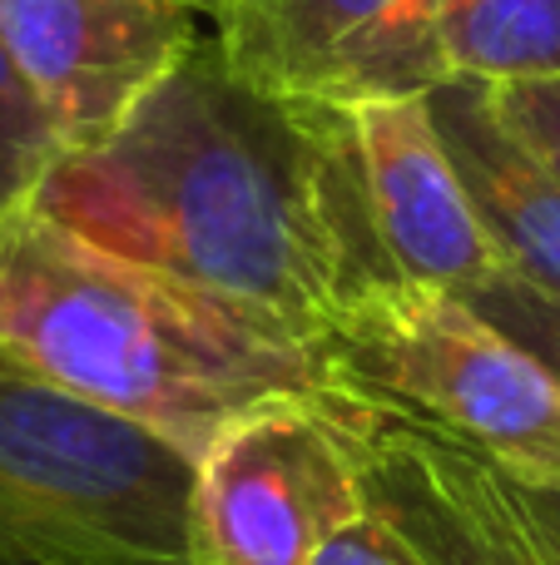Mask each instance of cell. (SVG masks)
I'll list each match as a JSON object with an SVG mask.
<instances>
[{
  "mask_svg": "<svg viewBox=\"0 0 560 565\" xmlns=\"http://www.w3.org/2000/svg\"><path fill=\"white\" fill-rule=\"evenodd\" d=\"M30 209L313 342L402 282L373 224L347 109L254 85L214 35L105 139L65 149Z\"/></svg>",
  "mask_w": 560,
  "mask_h": 565,
  "instance_id": "1",
  "label": "cell"
},
{
  "mask_svg": "<svg viewBox=\"0 0 560 565\" xmlns=\"http://www.w3.org/2000/svg\"><path fill=\"white\" fill-rule=\"evenodd\" d=\"M0 352L194 461L244 412L337 392L313 338L30 204L0 224Z\"/></svg>",
  "mask_w": 560,
  "mask_h": 565,
  "instance_id": "2",
  "label": "cell"
},
{
  "mask_svg": "<svg viewBox=\"0 0 560 565\" xmlns=\"http://www.w3.org/2000/svg\"><path fill=\"white\" fill-rule=\"evenodd\" d=\"M194 457L0 352V565H194Z\"/></svg>",
  "mask_w": 560,
  "mask_h": 565,
  "instance_id": "3",
  "label": "cell"
},
{
  "mask_svg": "<svg viewBox=\"0 0 560 565\" xmlns=\"http://www.w3.org/2000/svg\"><path fill=\"white\" fill-rule=\"evenodd\" d=\"M337 392L560 487V377L462 292L392 282L317 338Z\"/></svg>",
  "mask_w": 560,
  "mask_h": 565,
  "instance_id": "4",
  "label": "cell"
},
{
  "mask_svg": "<svg viewBox=\"0 0 560 565\" xmlns=\"http://www.w3.org/2000/svg\"><path fill=\"white\" fill-rule=\"evenodd\" d=\"M377 412L347 392L278 397L228 422L194 461V565H313L367 516L363 441Z\"/></svg>",
  "mask_w": 560,
  "mask_h": 565,
  "instance_id": "5",
  "label": "cell"
},
{
  "mask_svg": "<svg viewBox=\"0 0 560 565\" xmlns=\"http://www.w3.org/2000/svg\"><path fill=\"white\" fill-rule=\"evenodd\" d=\"M214 40L273 95L357 105L446 85L437 0H218Z\"/></svg>",
  "mask_w": 560,
  "mask_h": 565,
  "instance_id": "6",
  "label": "cell"
},
{
  "mask_svg": "<svg viewBox=\"0 0 560 565\" xmlns=\"http://www.w3.org/2000/svg\"><path fill=\"white\" fill-rule=\"evenodd\" d=\"M204 0H0V40L65 149L105 139L189 50Z\"/></svg>",
  "mask_w": 560,
  "mask_h": 565,
  "instance_id": "7",
  "label": "cell"
},
{
  "mask_svg": "<svg viewBox=\"0 0 560 565\" xmlns=\"http://www.w3.org/2000/svg\"><path fill=\"white\" fill-rule=\"evenodd\" d=\"M373 224L407 282L482 292L511 274L446 149L427 95H377L347 105Z\"/></svg>",
  "mask_w": 560,
  "mask_h": 565,
  "instance_id": "8",
  "label": "cell"
},
{
  "mask_svg": "<svg viewBox=\"0 0 560 565\" xmlns=\"http://www.w3.org/2000/svg\"><path fill=\"white\" fill-rule=\"evenodd\" d=\"M363 481L367 507L427 565H560L511 471L407 417H373Z\"/></svg>",
  "mask_w": 560,
  "mask_h": 565,
  "instance_id": "9",
  "label": "cell"
},
{
  "mask_svg": "<svg viewBox=\"0 0 560 565\" xmlns=\"http://www.w3.org/2000/svg\"><path fill=\"white\" fill-rule=\"evenodd\" d=\"M432 115L511 274L560 298V179L526 154L476 79L437 85Z\"/></svg>",
  "mask_w": 560,
  "mask_h": 565,
  "instance_id": "10",
  "label": "cell"
},
{
  "mask_svg": "<svg viewBox=\"0 0 560 565\" xmlns=\"http://www.w3.org/2000/svg\"><path fill=\"white\" fill-rule=\"evenodd\" d=\"M446 79H560V0H437Z\"/></svg>",
  "mask_w": 560,
  "mask_h": 565,
  "instance_id": "11",
  "label": "cell"
},
{
  "mask_svg": "<svg viewBox=\"0 0 560 565\" xmlns=\"http://www.w3.org/2000/svg\"><path fill=\"white\" fill-rule=\"evenodd\" d=\"M60 154H65V145L55 139L45 109L35 105L6 40H0V224L35 199L40 179L50 174Z\"/></svg>",
  "mask_w": 560,
  "mask_h": 565,
  "instance_id": "12",
  "label": "cell"
},
{
  "mask_svg": "<svg viewBox=\"0 0 560 565\" xmlns=\"http://www.w3.org/2000/svg\"><path fill=\"white\" fill-rule=\"evenodd\" d=\"M466 302H472L482 318H492L502 332H511L516 342H526L560 377V298L531 288L526 278L506 274L502 282H492V288L466 292Z\"/></svg>",
  "mask_w": 560,
  "mask_h": 565,
  "instance_id": "13",
  "label": "cell"
},
{
  "mask_svg": "<svg viewBox=\"0 0 560 565\" xmlns=\"http://www.w3.org/2000/svg\"><path fill=\"white\" fill-rule=\"evenodd\" d=\"M496 119L526 145V154L560 179V79H516V85H486Z\"/></svg>",
  "mask_w": 560,
  "mask_h": 565,
  "instance_id": "14",
  "label": "cell"
},
{
  "mask_svg": "<svg viewBox=\"0 0 560 565\" xmlns=\"http://www.w3.org/2000/svg\"><path fill=\"white\" fill-rule=\"evenodd\" d=\"M313 565H427V561L367 507V516H357L347 531H337V536L317 551Z\"/></svg>",
  "mask_w": 560,
  "mask_h": 565,
  "instance_id": "15",
  "label": "cell"
},
{
  "mask_svg": "<svg viewBox=\"0 0 560 565\" xmlns=\"http://www.w3.org/2000/svg\"><path fill=\"white\" fill-rule=\"evenodd\" d=\"M516 481V477H511ZM516 491H521L526 511H531L536 531H541L546 541L560 551V487H536V481H516Z\"/></svg>",
  "mask_w": 560,
  "mask_h": 565,
  "instance_id": "16",
  "label": "cell"
},
{
  "mask_svg": "<svg viewBox=\"0 0 560 565\" xmlns=\"http://www.w3.org/2000/svg\"><path fill=\"white\" fill-rule=\"evenodd\" d=\"M214 6H218V0H204V10H208V15H214Z\"/></svg>",
  "mask_w": 560,
  "mask_h": 565,
  "instance_id": "17",
  "label": "cell"
},
{
  "mask_svg": "<svg viewBox=\"0 0 560 565\" xmlns=\"http://www.w3.org/2000/svg\"><path fill=\"white\" fill-rule=\"evenodd\" d=\"M10 565H25V561H10Z\"/></svg>",
  "mask_w": 560,
  "mask_h": 565,
  "instance_id": "18",
  "label": "cell"
}]
</instances>
